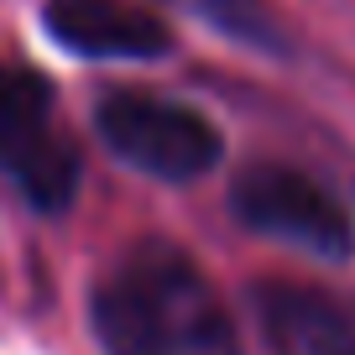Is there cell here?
Wrapping results in <instances>:
<instances>
[{
    "instance_id": "cell-1",
    "label": "cell",
    "mask_w": 355,
    "mask_h": 355,
    "mask_svg": "<svg viewBox=\"0 0 355 355\" xmlns=\"http://www.w3.org/2000/svg\"><path fill=\"white\" fill-rule=\"evenodd\" d=\"M105 355H245L204 266L167 241H136L94 282Z\"/></svg>"
},
{
    "instance_id": "cell-2",
    "label": "cell",
    "mask_w": 355,
    "mask_h": 355,
    "mask_svg": "<svg viewBox=\"0 0 355 355\" xmlns=\"http://www.w3.org/2000/svg\"><path fill=\"white\" fill-rule=\"evenodd\" d=\"M94 125H100L105 146L125 157L131 167L167 183H189L220 167L225 141L193 105L162 100L146 89H115L94 105Z\"/></svg>"
},
{
    "instance_id": "cell-3",
    "label": "cell",
    "mask_w": 355,
    "mask_h": 355,
    "mask_svg": "<svg viewBox=\"0 0 355 355\" xmlns=\"http://www.w3.org/2000/svg\"><path fill=\"white\" fill-rule=\"evenodd\" d=\"M0 173L37 209H63L78 189V146L58 125L53 89L37 73L6 63H0Z\"/></svg>"
},
{
    "instance_id": "cell-4",
    "label": "cell",
    "mask_w": 355,
    "mask_h": 355,
    "mask_svg": "<svg viewBox=\"0 0 355 355\" xmlns=\"http://www.w3.org/2000/svg\"><path fill=\"white\" fill-rule=\"evenodd\" d=\"M230 209L241 225L272 241H293L298 251H313L324 261L355 256V220L319 178L298 173L288 162H256L235 178Z\"/></svg>"
},
{
    "instance_id": "cell-5",
    "label": "cell",
    "mask_w": 355,
    "mask_h": 355,
    "mask_svg": "<svg viewBox=\"0 0 355 355\" xmlns=\"http://www.w3.org/2000/svg\"><path fill=\"white\" fill-rule=\"evenodd\" d=\"M42 26L58 47L78 58H162L173 53V26L136 0H47Z\"/></svg>"
},
{
    "instance_id": "cell-6",
    "label": "cell",
    "mask_w": 355,
    "mask_h": 355,
    "mask_svg": "<svg viewBox=\"0 0 355 355\" xmlns=\"http://www.w3.org/2000/svg\"><path fill=\"white\" fill-rule=\"evenodd\" d=\"M261 303L298 355H355V303L319 288H272Z\"/></svg>"
},
{
    "instance_id": "cell-7",
    "label": "cell",
    "mask_w": 355,
    "mask_h": 355,
    "mask_svg": "<svg viewBox=\"0 0 355 355\" xmlns=\"http://www.w3.org/2000/svg\"><path fill=\"white\" fill-rule=\"evenodd\" d=\"M173 6H183L189 16L209 21L214 32L235 37V42H245V47H261V53H288L282 26L272 21V11H266L261 0H173Z\"/></svg>"
}]
</instances>
